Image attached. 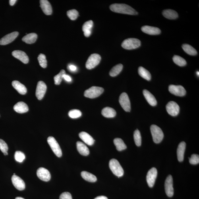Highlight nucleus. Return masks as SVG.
I'll return each instance as SVG.
<instances>
[{
    "instance_id": "f257e3e1",
    "label": "nucleus",
    "mask_w": 199,
    "mask_h": 199,
    "mask_svg": "<svg viewBox=\"0 0 199 199\" xmlns=\"http://www.w3.org/2000/svg\"><path fill=\"white\" fill-rule=\"evenodd\" d=\"M110 9L115 13L129 14V15H137L138 13L133 8L125 4L115 3L112 4L110 7Z\"/></svg>"
},
{
    "instance_id": "f03ea898",
    "label": "nucleus",
    "mask_w": 199,
    "mask_h": 199,
    "mask_svg": "<svg viewBox=\"0 0 199 199\" xmlns=\"http://www.w3.org/2000/svg\"><path fill=\"white\" fill-rule=\"evenodd\" d=\"M109 165L110 168L114 175L118 177H121L123 176L124 170L117 160L111 159L110 161Z\"/></svg>"
},
{
    "instance_id": "7ed1b4c3",
    "label": "nucleus",
    "mask_w": 199,
    "mask_h": 199,
    "mask_svg": "<svg viewBox=\"0 0 199 199\" xmlns=\"http://www.w3.org/2000/svg\"><path fill=\"white\" fill-rule=\"evenodd\" d=\"M151 131L153 141L156 144H159L162 140L164 134L162 130L159 126L152 125L151 126Z\"/></svg>"
},
{
    "instance_id": "20e7f679",
    "label": "nucleus",
    "mask_w": 199,
    "mask_h": 199,
    "mask_svg": "<svg viewBox=\"0 0 199 199\" xmlns=\"http://www.w3.org/2000/svg\"><path fill=\"white\" fill-rule=\"evenodd\" d=\"M141 45L140 41L135 38H129L124 40L121 44V46L124 49L130 50L136 49Z\"/></svg>"
},
{
    "instance_id": "39448f33",
    "label": "nucleus",
    "mask_w": 199,
    "mask_h": 199,
    "mask_svg": "<svg viewBox=\"0 0 199 199\" xmlns=\"http://www.w3.org/2000/svg\"><path fill=\"white\" fill-rule=\"evenodd\" d=\"M104 91L102 88L100 87L93 86L85 91V97L90 99L96 98L102 94Z\"/></svg>"
},
{
    "instance_id": "423d86ee",
    "label": "nucleus",
    "mask_w": 199,
    "mask_h": 199,
    "mask_svg": "<svg viewBox=\"0 0 199 199\" xmlns=\"http://www.w3.org/2000/svg\"><path fill=\"white\" fill-rule=\"evenodd\" d=\"M101 57L97 54H92L89 57L86 64L87 69H91L94 68L100 63Z\"/></svg>"
},
{
    "instance_id": "0eeeda50",
    "label": "nucleus",
    "mask_w": 199,
    "mask_h": 199,
    "mask_svg": "<svg viewBox=\"0 0 199 199\" xmlns=\"http://www.w3.org/2000/svg\"><path fill=\"white\" fill-rule=\"evenodd\" d=\"M47 142L54 154L59 157L62 156V150L59 144L54 138L49 136L47 139Z\"/></svg>"
},
{
    "instance_id": "6e6552de",
    "label": "nucleus",
    "mask_w": 199,
    "mask_h": 199,
    "mask_svg": "<svg viewBox=\"0 0 199 199\" xmlns=\"http://www.w3.org/2000/svg\"><path fill=\"white\" fill-rule=\"evenodd\" d=\"M119 103L123 109L126 112H130L131 110L129 97L126 93H123L119 97Z\"/></svg>"
},
{
    "instance_id": "1a4fd4ad",
    "label": "nucleus",
    "mask_w": 199,
    "mask_h": 199,
    "mask_svg": "<svg viewBox=\"0 0 199 199\" xmlns=\"http://www.w3.org/2000/svg\"><path fill=\"white\" fill-rule=\"evenodd\" d=\"M166 109L169 115L172 116H176L180 112V107L175 101H171L167 104Z\"/></svg>"
},
{
    "instance_id": "9d476101",
    "label": "nucleus",
    "mask_w": 199,
    "mask_h": 199,
    "mask_svg": "<svg viewBox=\"0 0 199 199\" xmlns=\"http://www.w3.org/2000/svg\"><path fill=\"white\" fill-rule=\"evenodd\" d=\"M169 92L176 96L182 97L185 96L186 91L183 86L171 84L169 87Z\"/></svg>"
},
{
    "instance_id": "9b49d317",
    "label": "nucleus",
    "mask_w": 199,
    "mask_h": 199,
    "mask_svg": "<svg viewBox=\"0 0 199 199\" xmlns=\"http://www.w3.org/2000/svg\"><path fill=\"white\" fill-rule=\"evenodd\" d=\"M157 170L155 167H152L147 173L146 180L149 187H152L154 185L157 178Z\"/></svg>"
},
{
    "instance_id": "f8f14e48",
    "label": "nucleus",
    "mask_w": 199,
    "mask_h": 199,
    "mask_svg": "<svg viewBox=\"0 0 199 199\" xmlns=\"http://www.w3.org/2000/svg\"><path fill=\"white\" fill-rule=\"evenodd\" d=\"M47 89L46 85L44 82L42 81L38 82L37 86L36 95L39 100H41L44 97Z\"/></svg>"
},
{
    "instance_id": "ddd939ff",
    "label": "nucleus",
    "mask_w": 199,
    "mask_h": 199,
    "mask_svg": "<svg viewBox=\"0 0 199 199\" xmlns=\"http://www.w3.org/2000/svg\"><path fill=\"white\" fill-rule=\"evenodd\" d=\"M173 178L171 175L167 176L165 182V190L167 195L171 197L174 194Z\"/></svg>"
},
{
    "instance_id": "4468645a",
    "label": "nucleus",
    "mask_w": 199,
    "mask_h": 199,
    "mask_svg": "<svg viewBox=\"0 0 199 199\" xmlns=\"http://www.w3.org/2000/svg\"><path fill=\"white\" fill-rule=\"evenodd\" d=\"M37 175L41 180L48 181L51 179V176L48 170L43 167H40L37 170Z\"/></svg>"
},
{
    "instance_id": "2eb2a0df",
    "label": "nucleus",
    "mask_w": 199,
    "mask_h": 199,
    "mask_svg": "<svg viewBox=\"0 0 199 199\" xmlns=\"http://www.w3.org/2000/svg\"><path fill=\"white\" fill-rule=\"evenodd\" d=\"M12 181L14 187L17 189L22 191L25 188V184L23 180L18 176L15 175L12 176Z\"/></svg>"
},
{
    "instance_id": "dca6fc26",
    "label": "nucleus",
    "mask_w": 199,
    "mask_h": 199,
    "mask_svg": "<svg viewBox=\"0 0 199 199\" xmlns=\"http://www.w3.org/2000/svg\"><path fill=\"white\" fill-rule=\"evenodd\" d=\"M19 34L18 32H12L6 35L0 40V45H6L13 42Z\"/></svg>"
},
{
    "instance_id": "f3484780",
    "label": "nucleus",
    "mask_w": 199,
    "mask_h": 199,
    "mask_svg": "<svg viewBox=\"0 0 199 199\" xmlns=\"http://www.w3.org/2000/svg\"><path fill=\"white\" fill-rule=\"evenodd\" d=\"M12 54L14 57L19 59L25 64L28 63L29 59L28 56L23 51L20 50L14 51L12 52Z\"/></svg>"
},
{
    "instance_id": "a211bd4d",
    "label": "nucleus",
    "mask_w": 199,
    "mask_h": 199,
    "mask_svg": "<svg viewBox=\"0 0 199 199\" xmlns=\"http://www.w3.org/2000/svg\"><path fill=\"white\" fill-rule=\"evenodd\" d=\"M141 30L143 32L151 35H159L161 33V30L159 28L148 26H143Z\"/></svg>"
},
{
    "instance_id": "6ab92c4d",
    "label": "nucleus",
    "mask_w": 199,
    "mask_h": 199,
    "mask_svg": "<svg viewBox=\"0 0 199 199\" xmlns=\"http://www.w3.org/2000/svg\"><path fill=\"white\" fill-rule=\"evenodd\" d=\"M40 7L46 15H51L52 13V8L48 1L47 0L40 1Z\"/></svg>"
},
{
    "instance_id": "aec40b11",
    "label": "nucleus",
    "mask_w": 199,
    "mask_h": 199,
    "mask_svg": "<svg viewBox=\"0 0 199 199\" xmlns=\"http://www.w3.org/2000/svg\"><path fill=\"white\" fill-rule=\"evenodd\" d=\"M79 136L83 141L89 146H92L94 144L95 140L88 133L85 132H81L79 134Z\"/></svg>"
},
{
    "instance_id": "412c9836",
    "label": "nucleus",
    "mask_w": 199,
    "mask_h": 199,
    "mask_svg": "<svg viewBox=\"0 0 199 199\" xmlns=\"http://www.w3.org/2000/svg\"><path fill=\"white\" fill-rule=\"evenodd\" d=\"M14 111L18 113L22 114L27 112L28 111V107L25 103L20 101L14 105Z\"/></svg>"
},
{
    "instance_id": "4be33fe9",
    "label": "nucleus",
    "mask_w": 199,
    "mask_h": 199,
    "mask_svg": "<svg viewBox=\"0 0 199 199\" xmlns=\"http://www.w3.org/2000/svg\"><path fill=\"white\" fill-rule=\"evenodd\" d=\"M186 148V144L184 142H182L178 146L177 149V156L178 161L182 162L184 160V154Z\"/></svg>"
},
{
    "instance_id": "5701e85b",
    "label": "nucleus",
    "mask_w": 199,
    "mask_h": 199,
    "mask_svg": "<svg viewBox=\"0 0 199 199\" xmlns=\"http://www.w3.org/2000/svg\"><path fill=\"white\" fill-rule=\"evenodd\" d=\"M143 94L149 104L152 106H155L157 104V101L154 96L146 90H143Z\"/></svg>"
},
{
    "instance_id": "b1692460",
    "label": "nucleus",
    "mask_w": 199,
    "mask_h": 199,
    "mask_svg": "<svg viewBox=\"0 0 199 199\" xmlns=\"http://www.w3.org/2000/svg\"><path fill=\"white\" fill-rule=\"evenodd\" d=\"M12 86L20 94L24 95L27 92V88L23 84L17 80H14L12 82Z\"/></svg>"
},
{
    "instance_id": "393cba45",
    "label": "nucleus",
    "mask_w": 199,
    "mask_h": 199,
    "mask_svg": "<svg viewBox=\"0 0 199 199\" xmlns=\"http://www.w3.org/2000/svg\"><path fill=\"white\" fill-rule=\"evenodd\" d=\"M77 149L80 154L83 156H88L89 154V150L85 145L81 142L78 141L76 143Z\"/></svg>"
},
{
    "instance_id": "a878e982",
    "label": "nucleus",
    "mask_w": 199,
    "mask_h": 199,
    "mask_svg": "<svg viewBox=\"0 0 199 199\" xmlns=\"http://www.w3.org/2000/svg\"><path fill=\"white\" fill-rule=\"evenodd\" d=\"M93 23L92 20H89L85 23L82 27V30L84 36L89 37L91 34V30L93 28Z\"/></svg>"
},
{
    "instance_id": "bb28decb",
    "label": "nucleus",
    "mask_w": 199,
    "mask_h": 199,
    "mask_svg": "<svg viewBox=\"0 0 199 199\" xmlns=\"http://www.w3.org/2000/svg\"><path fill=\"white\" fill-rule=\"evenodd\" d=\"M162 14L166 18L169 19H175L178 17V14L175 10L171 9L164 10Z\"/></svg>"
},
{
    "instance_id": "cd10ccee",
    "label": "nucleus",
    "mask_w": 199,
    "mask_h": 199,
    "mask_svg": "<svg viewBox=\"0 0 199 199\" xmlns=\"http://www.w3.org/2000/svg\"><path fill=\"white\" fill-rule=\"evenodd\" d=\"M102 115L106 118H113L116 115V111L110 107H106L104 108L101 112Z\"/></svg>"
},
{
    "instance_id": "c85d7f7f",
    "label": "nucleus",
    "mask_w": 199,
    "mask_h": 199,
    "mask_svg": "<svg viewBox=\"0 0 199 199\" xmlns=\"http://www.w3.org/2000/svg\"><path fill=\"white\" fill-rule=\"evenodd\" d=\"M37 38V35L36 33H30L24 36L22 38V41L28 44H32L36 42Z\"/></svg>"
},
{
    "instance_id": "c756f323",
    "label": "nucleus",
    "mask_w": 199,
    "mask_h": 199,
    "mask_svg": "<svg viewBox=\"0 0 199 199\" xmlns=\"http://www.w3.org/2000/svg\"><path fill=\"white\" fill-rule=\"evenodd\" d=\"M82 177L84 180L90 182H95L97 181L96 176L86 171H83L81 173Z\"/></svg>"
},
{
    "instance_id": "7c9ffc66",
    "label": "nucleus",
    "mask_w": 199,
    "mask_h": 199,
    "mask_svg": "<svg viewBox=\"0 0 199 199\" xmlns=\"http://www.w3.org/2000/svg\"><path fill=\"white\" fill-rule=\"evenodd\" d=\"M138 72L139 75L144 79L148 81L151 80V75L150 72L144 67L140 66L139 68Z\"/></svg>"
},
{
    "instance_id": "2f4dec72",
    "label": "nucleus",
    "mask_w": 199,
    "mask_h": 199,
    "mask_svg": "<svg viewBox=\"0 0 199 199\" xmlns=\"http://www.w3.org/2000/svg\"><path fill=\"white\" fill-rule=\"evenodd\" d=\"M114 143L116 147V149L119 151L125 150L127 147L123 140L121 138H116L114 140Z\"/></svg>"
},
{
    "instance_id": "473e14b6",
    "label": "nucleus",
    "mask_w": 199,
    "mask_h": 199,
    "mask_svg": "<svg viewBox=\"0 0 199 199\" xmlns=\"http://www.w3.org/2000/svg\"><path fill=\"white\" fill-rule=\"evenodd\" d=\"M182 47L184 51L188 55L195 56L197 54L196 50L189 44H184L182 45Z\"/></svg>"
},
{
    "instance_id": "72a5a7b5",
    "label": "nucleus",
    "mask_w": 199,
    "mask_h": 199,
    "mask_svg": "<svg viewBox=\"0 0 199 199\" xmlns=\"http://www.w3.org/2000/svg\"><path fill=\"white\" fill-rule=\"evenodd\" d=\"M123 67V65L121 64H119L115 65L110 71V75L112 77L118 75L122 71Z\"/></svg>"
},
{
    "instance_id": "f704fd0d",
    "label": "nucleus",
    "mask_w": 199,
    "mask_h": 199,
    "mask_svg": "<svg viewBox=\"0 0 199 199\" xmlns=\"http://www.w3.org/2000/svg\"><path fill=\"white\" fill-rule=\"evenodd\" d=\"M174 63L180 66H184L186 65V62L185 59L179 56L175 55L173 58Z\"/></svg>"
},
{
    "instance_id": "c9c22d12",
    "label": "nucleus",
    "mask_w": 199,
    "mask_h": 199,
    "mask_svg": "<svg viewBox=\"0 0 199 199\" xmlns=\"http://www.w3.org/2000/svg\"><path fill=\"white\" fill-rule=\"evenodd\" d=\"M134 137L135 142L136 145L138 146H140L141 145L142 139L139 130H136L135 131Z\"/></svg>"
},
{
    "instance_id": "e433bc0d",
    "label": "nucleus",
    "mask_w": 199,
    "mask_h": 199,
    "mask_svg": "<svg viewBox=\"0 0 199 199\" xmlns=\"http://www.w3.org/2000/svg\"><path fill=\"white\" fill-rule=\"evenodd\" d=\"M66 74V72L64 70H62L59 74H57L54 77L55 84L56 85H59L61 84L63 77Z\"/></svg>"
},
{
    "instance_id": "4c0bfd02",
    "label": "nucleus",
    "mask_w": 199,
    "mask_h": 199,
    "mask_svg": "<svg viewBox=\"0 0 199 199\" xmlns=\"http://www.w3.org/2000/svg\"><path fill=\"white\" fill-rule=\"evenodd\" d=\"M38 61L39 64L41 67L43 68L47 67V64L46 57L43 54H41L39 55L38 57Z\"/></svg>"
},
{
    "instance_id": "58836bf2",
    "label": "nucleus",
    "mask_w": 199,
    "mask_h": 199,
    "mask_svg": "<svg viewBox=\"0 0 199 199\" xmlns=\"http://www.w3.org/2000/svg\"><path fill=\"white\" fill-rule=\"evenodd\" d=\"M82 115L81 112L79 110L74 109L71 110L68 113L69 117L72 119H77L81 116Z\"/></svg>"
},
{
    "instance_id": "ea45409f",
    "label": "nucleus",
    "mask_w": 199,
    "mask_h": 199,
    "mask_svg": "<svg viewBox=\"0 0 199 199\" xmlns=\"http://www.w3.org/2000/svg\"><path fill=\"white\" fill-rule=\"evenodd\" d=\"M25 155L21 151H16L14 154V158L18 162L22 163L25 159Z\"/></svg>"
},
{
    "instance_id": "a19ab883",
    "label": "nucleus",
    "mask_w": 199,
    "mask_h": 199,
    "mask_svg": "<svg viewBox=\"0 0 199 199\" xmlns=\"http://www.w3.org/2000/svg\"><path fill=\"white\" fill-rule=\"evenodd\" d=\"M67 15L71 20H75L79 16L78 12L75 9H72L67 12Z\"/></svg>"
},
{
    "instance_id": "79ce46f5",
    "label": "nucleus",
    "mask_w": 199,
    "mask_h": 199,
    "mask_svg": "<svg viewBox=\"0 0 199 199\" xmlns=\"http://www.w3.org/2000/svg\"><path fill=\"white\" fill-rule=\"evenodd\" d=\"M189 161L192 165H196L199 163V156L198 155L193 154L189 158Z\"/></svg>"
},
{
    "instance_id": "37998d69",
    "label": "nucleus",
    "mask_w": 199,
    "mask_h": 199,
    "mask_svg": "<svg viewBox=\"0 0 199 199\" xmlns=\"http://www.w3.org/2000/svg\"><path fill=\"white\" fill-rule=\"evenodd\" d=\"M0 150L3 153L8 152V147L7 143L2 139H0Z\"/></svg>"
},
{
    "instance_id": "c03bdc74",
    "label": "nucleus",
    "mask_w": 199,
    "mask_h": 199,
    "mask_svg": "<svg viewBox=\"0 0 199 199\" xmlns=\"http://www.w3.org/2000/svg\"><path fill=\"white\" fill-rule=\"evenodd\" d=\"M59 199H72L71 194L69 192L63 193L59 197Z\"/></svg>"
},
{
    "instance_id": "a18cd8bd",
    "label": "nucleus",
    "mask_w": 199,
    "mask_h": 199,
    "mask_svg": "<svg viewBox=\"0 0 199 199\" xmlns=\"http://www.w3.org/2000/svg\"><path fill=\"white\" fill-rule=\"evenodd\" d=\"M63 79L66 81L68 82H71L72 80L71 77H70L69 76L67 75V74H65V75L64 76Z\"/></svg>"
},
{
    "instance_id": "49530a36",
    "label": "nucleus",
    "mask_w": 199,
    "mask_h": 199,
    "mask_svg": "<svg viewBox=\"0 0 199 199\" xmlns=\"http://www.w3.org/2000/svg\"><path fill=\"white\" fill-rule=\"evenodd\" d=\"M69 69L71 71H75L77 69V68L76 66L73 65H70L69 66Z\"/></svg>"
},
{
    "instance_id": "de8ad7c7",
    "label": "nucleus",
    "mask_w": 199,
    "mask_h": 199,
    "mask_svg": "<svg viewBox=\"0 0 199 199\" xmlns=\"http://www.w3.org/2000/svg\"><path fill=\"white\" fill-rule=\"evenodd\" d=\"M94 199H108L107 197L106 196H100L97 197L96 198H95Z\"/></svg>"
},
{
    "instance_id": "09e8293b",
    "label": "nucleus",
    "mask_w": 199,
    "mask_h": 199,
    "mask_svg": "<svg viewBox=\"0 0 199 199\" xmlns=\"http://www.w3.org/2000/svg\"><path fill=\"white\" fill-rule=\"evenodd\" d=\"M16 1V0H10L9 1L10 5L11 6L14 5Z\"/></svg>"
},
{
    "instance_id": "8fccbe9b",
    "label": "nucleus",
    "mask_w": 199,
    "mask_h": 199,
    "mask_svg": "<svg viewBox=\"0 0 199 199\" xmlns=\"http://www.w3.org/2000/svg\"><path fill=\"white\" fill-rule=\"evenodd\" d=\"M15 199H24L23 198L21 197H17Z\"/></svg>"
},
{
    "instance_id": "3c124183",
    "label": "nucleus",
    "mask_w": 199,
    "mask_h": 199,
    "mask_svg": "<svg viewBox=\"0 0 199 199\" xmlns=\"http://www.w3.org/2000/svg\"><path fill=\"white\" fill-rule=\"evenodd\" d=\"M3 154L6 156V155H8V152L4 153H3Z\"/></svg>"
},
{
    "instance_id": "603ef678",
    "label": "nucleus",
    "mask_w": 199,
    "mask_h": 199,
    "mask_svg": "<svg viewBox=\"0 0 199 199\" xmlns=\"http://www.w3.org/2000/svg\"><path fill=\"white\" fill-rule=\"evenodd\" d=\"M196 74L198 76H199V72L198 71H197L196 72Z\"/></svg>"
},
{
    "instance_id": "864d4df0",
    "label": "nucleus",
    "mask_w": 199,
    "mask_h": 199,
    "mask_svg": "<svg viewBox=\"0 0 199 199\" xmlns=\"http://www.w3.org/2000/svg\"><path fill=\"white\" fill-rule=\"evenodd\" d=\"M15 175V173H14V174H13V175Z\"/></svg>"
}]
</instances>
